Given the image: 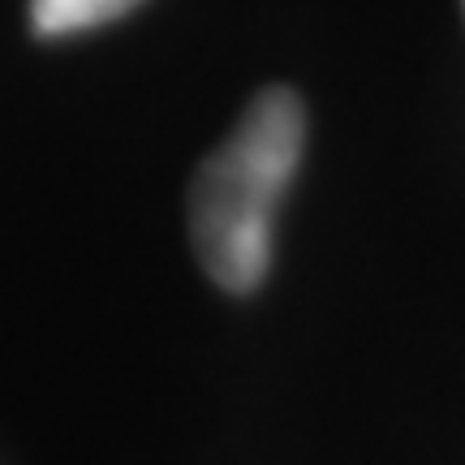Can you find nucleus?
<instances>
[{
    "label": "nucleus",
    "mask_w": 465,
    "mask_h": 465,
    "mask_svg": "<svg viewBox=\"0 0 465 465\" xmlns=\"http://www.w3.org/2000/svg\"><path fill=\"white\" fill-rule=\"evenodd\" d=\"M306 147V108L289 86L259 91L232 134L194 173L190 242L203 272L229 289L254 293L272 267V224Z\"/></svg>",
    "instance_id": "nucleus-1"
},
{
    "label": "nucleus",
    "mask_w": 465,
    "mask_h": 465,
    "mask_svg": "<svg viewBox=\"0 0 465 465\" xmlns=\"http://www.w3.org/2000/svg\"><path fill=\"white\" fill-rule=\"evenodd\" d=\"M143 0H31V26L39 35H78L130 14Z\"/></svg>",
    "instance_id": "nucleus-2"
}]
</instances>
